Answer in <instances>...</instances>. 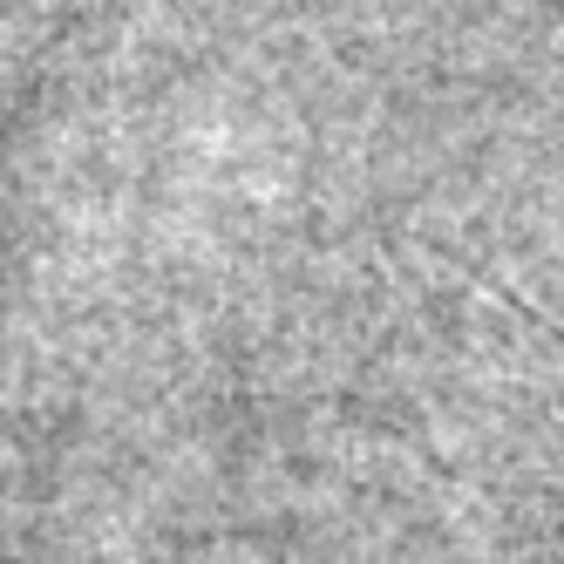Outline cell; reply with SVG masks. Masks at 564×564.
<instances>
[{
    "instance_id": "1",
    "label": "cell",
    "mask_w": 564,
    "mask_h": 564,
    "mask_svg": "<svg viewBox=\"0 0 564 564\" xmlns=\"http://www.w3.org/2000/svg\"><path fill=\"white\" fill-rule=\"evenodd\" d=\"M42 8H48V0H0V55H8L21 34L42 21Z\"/></svg>"
}]
</instances>
